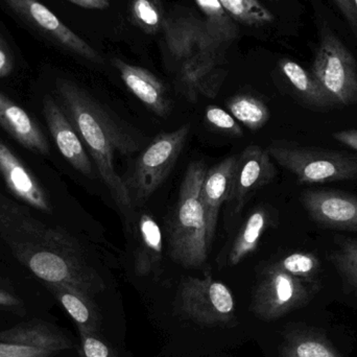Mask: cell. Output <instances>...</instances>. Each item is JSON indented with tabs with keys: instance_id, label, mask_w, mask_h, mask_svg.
Returning <instances> with one entry per match:
<instances>
[{
	"instance_id": "cell-1",
	"label": "cell",
	"mask_w": 357,
	"mask_h": 357,
	"mask_svg": "<svg viewBox=\"0 0 357 357\" xmlns=\"http://www.w3.org/2000/svg\"><path fill=\"white\" fill-rule=\"evenodd\" d=\"M0 238L46 285H68L93 297L106 285L79 241L38 218L31 208L0 193Z\"/></svg>"
},
{
	"instance_id": "cell-2",
	"label": "cell",
	"mask_w": 357,
	"mask_h": 357,
	"mask_svg": "<svg viewBox=\"0 0 357 357\" xmlns=\"http://www.w3.org/2000/svg\"><path fill=\"white\" fill-rule=\"evenodd\" d=\"M56 90L62 108L96 163L98 175L119 207L132 206L126 181L115 169V156H132L140 146L134 136L83 88L58 79Z\"/></svg>"
},
{
	"instance_id": "cell-3",
	"label": "cell",
	"mask_w": 357,
	"mask_h": 357,
	"mask_svg": "<svg viewBox=\"0 0 357 357\" xmlns=\"http://www.w3.org/2000/svg\"><path fill=\"white\" fill-rule=\"evenodd\" d=\"M206 173L207 167L201 161L188 165L167 226L169 256L183 268H199L207 260V228L201 199Z\"/></svg>"
},
{
	"instance_id": "cell-4",
	"label": "cell",
	"mask_w": 357,
	"mask_h": 357,
	"mask_svg": "<svg viewBox=\"0 0 357 357\" xmlns=\"http://www.w3.org/2000/svg\"><path fill=\"white\" fill-rule=\"evenodd\" d=\"M266 151L302 184L357 181V156L348 153L278 140L273 142Z\"/></svg>"
},
{
	"instance_id": "cell-5",
	"label": "cell",
	"mask_w": 357,
	"mask_h": 357,
	"mask_svg": "<svg viewBox=\"0 0 357 357\" xmlns=\"http://www.w3.org/2000/svg\"><path fill=\"white\" fill-rule=\"evenodd\" d=\"M320 289V281L298 278L272 264L256 284L250 310L261 320H277L310 303Z\"/></svg>"
},
{
	"instance_id": "cell-6",
	"label": "cell",
	"mask_w": 357,
	"mask_h": 357,
	"mask_svg": "<svg viewBox=\"0 0 357 357\" xmlns=\"http://www.w3.org/2000/svg\"><path fill=\"white\" fill-rule=\"evenodd\" d=\"M189 132V125H184L175 131L159 134L138 157L133 173L126 182L132 203H144L165 183L177 163Z\"/></svg>"
},
{
	"instance_id": "cell-7",
	"label": "cell",
	"mask_w": 357,
	"mask_h": 357,
	"mask_svg": "<svg viewBox=\"0 0 357 357\" xmlns=\"http://www.w3.org/2000/svg\"><path fill=\"white\" fill-rule=\"evenodd\" d=\"M312 73L335 98L337 106L357 102V63L345 44L323 25L320 42L314 54Z\"/></svg>"
},
{
	"instance_id": "cell-8",
	"label": "cell",
	"mask_w": 357,
	"mask_h": 357,
	"mask_svg": "<svg viewBox=\"0 0 357 357\" xmlns=\"http://www.w3.org/2000/svg\"><path fill=\"white\" fill-rule=\"evenodd\" d=\"M177 305L181 312L205 326L229 324L235 318V301L227 285L214 280L187 277L178 289Z\"/></svg>"
},
{
	"instance_id": "cell-9",
	"label": "cell",
	"mask_w": 357,
	"mask_h": 357,
	"mask_svg": "<svg viewBox=\"0 0 357 357\" xmlns=\"http://www.w3.org/2000/svg\"><path fill=\"white\" fill-rule=\"evenodd\" d=\"M8 8L44 37L94 63H102V56L75 31H71L39 0H2Z\"/></svg>"
},
{
	"instance_id": "cell-10",
	"label": "cell",
	"mask_w": 357,
	"mask_h": 357,
	"mask_svg": "<svg viewBox=\"0 0 357 357\" xmlns=\"http://www.w3.org/2000/svg\"><path fill=\"white\" fill-rule=\"evenodd\" d=\"M314 224L327 230L357 233V195L339 190H306L301 197Z\"/></svg>"
},
{
	"instance_id": "cell-11",
	"label": "cell",
	"mask_w": 357,
	"mask_h": 357,
	"mask_svg": "<svg viewBox=\"0 0 357 357\" xmlns=\"http://www.w3.org/2000/svg\"><path fill=\"white\" fill-rule=\"evenodd\" d=\"M276 169L268 151L256 144L245 148L237 158L229 202L239 213L252 193L270 184Z\"/></svg>"
},
{
	"instance_id": "cell-12",
	"label": "cell",
	"mask_w": 357,
	"mask_h": 357,
	"mask_svg": "<svg viewBox=\"0 0 357 357\" xmlns=\"http://www.w3.org/2000/svg\"><path fill=\"white\" fill-rule=\"evenodd\" d=\"M43 115L50 135L65 160L82 175L90 177L93 169L83 140L62 107L52 96L44 98Z\"/></svg>"
},
{
	"instance_id": "cell-13",
	"label": "cell",
	"mask_w": 357,
	"mask_h": 357,
	"mask_svg": "<svg viewBox=\"0 0 357 357\" xmlns=\"http://www.w3.org/2000/svg\"><path fill=\"white\" fill-rule=\"evenodd\" d=\"M0 175L6 183V188L21 203L44 213H52V203L37 178L1 140Z\"/></svg>"
},
{
	"instance_id": "cell-14",
	"label": "cell",
	"mask_w": 357,
	"mask_h": 357,
	"mask_svg": "<svg viewBox=\"0 0 357 357\" xmlns=\"http://www.w3.org/2000/svg\"><path fill=\"white\" fill-rule=\"evenodd\" d=\"M236 160V157H228L207 169L202 185L201 199L207 228L208 249L213 243L220 208L230 197Z\"/></svg>"
},
{
	"instance_id": "cell-15",
	"label": "cell",
	"mask_w": 357,
	"mask_h": 357,
	"mask_svg": "<svg viewBox=\"0 0 357 357\" xmlns=\"http://www.w3.org/2000/svg\"><path fill=\"white\" fill-rule=\"evenodd\" d=\"M114 66L119 70L128 89L157 116H169L173 111V102L167 94L165 84L152 73L128 64L119 59H115Z\"/></svg>"
},
{
	"instance_id": "cell-16",
	"label": "cell",
	"mask_w": 357,
	"mask_h": 357,
	"mask_svg": "<svg viewBox=\"0 0 357 357\" xmlns=\"http://www.w3.org/2000/svg\"><path fill=\"white\" fill-rule=\"evenodd\" d=\"M0 127L21 146L42 156H48L50 144L35 119L20 106L0 92Z\"/></svg>"
},
{
	"instance_id": "cell-17",
	"label": "cell",
	"mask_w": 357,
	"mask_h": 357,
	"mask_svg": "<svg viewBox=\"0 0 357 357\" xmlns=\"http://www.w3.org/2000/svg\"><path fill=\"white\" fill-rule=\"evenodd\" d=\"M1 343L40 348L59 354L73 347L64 333L47 323L31 321L0 333Z\"/></svg>"
},
{
	"instance_id": "cell-18",
	"label": "cell",
	"mask_w": 357,
	"mask_h": 357,
	"mask_svg": "<svg viewBox=\"0 0 357 357\" xmlns=\"http://www.w3.org/2000/svg\"><path fill=\"white\" fill-rule=\"evenodd\" d=\"M162 259V231L151 214L144 213L138 220L134 270L138 276H148L160 266Z\"/></svg>"
},
{
	"instance_id": "cell-19",
	"label": "cell",
	"mask_w": 357,
	"mask_h": 357,
	"mask_svg": "<svg viewBox=\"0 0 357 357\" xmlns=\"http://www.w3.org/2000/svg\"><path fill=\"white\" fill-rule=\"evenodd\" d=\"M46 287L73 319L79 331L98 333L100 312L90 296L68 285L47 284Z\"/></svg>"
},
{
	"instance_id": "cell-20",
	"label": "cell",
	"mask_w": 357,
	"mask_h": 357,
	"mask_svg": "<svg viewBox=\"0 0 357 357\" xmlns=\"http://www.w3.org/2000/svg\"><path fill=\"white\" fill-rule=\"evenodd\" d=\"M280 69L302 102L316 110H328L337 107L335 98L325 90L312 71L291 60H282Z\"/></svg>"
},
{
	"instance_id": "cell-21",
	"label": "cell",
	"mask_w": 357,
	"mask_h": 357,
	"mask_svg": "<svg viewBox=\"0 0 357 357\" xmlns=\"http://www.w3.org/2000/svg\"><path fill=\"white\" fill-rule=\"evenodd\" d=\"M270 222V212L266 208L258 207L252 211L231 245L227 257L228 266H237L256 251Z\"/></svg>"
},
{
	"instance_id": "cell-22",
	"label": "cell",
	"mask_w": 357,
	"mask_h": 357,
	"mask_svg": "<svg viewBox=\"0 0 357 357\" xmlns=\"http://www.w3.org/2000/svg\"><path fill=\"white\" fill-rule=\"evenodd\" d=\"M222 75L214 68V63L204 59H195L185 64L182 71L184 94L190 100L197 96L215 98L222 85Z\"/></svg>"
},
{
	"instance_id": "cell-23",
	"label": "cell",
	"mask_w": 357,
	"mask_h": 357,
	"mask_svg": "<svg viewBox=\"0 0 357 357\" xmlns=\"http://www.w3.org/2000/svg\"><path fill=\"white\" fill-rule=\"evenodd\" d=\"M280 357H341L323 333L316 329L303 328L285 335Z\"/></svg>"
},
{
	"instance_id": "cell-24",
	"label": "cell",
	"mask_w": 357,
	"mask_h": 357,
	"mask_svg": "<svg viewBox=\"0 0 357 357\" xmlns=\"http://www.w3.org/2000/svg\"><path fill=\"white\" fill-rule=\"evenodd\" d=\"M227 109L238 123L250 131L262 129L270 121V109L260 98L250 94H237L227 102Z\"/></svg>"
},
{
	"instance_id": "cell-25",
	"label": "cell",
	"mask_w": 357,
	"mask_h": 357,
	"mask_svg": "<svg viewBox=\"0 0 357 357\" xmlns=\"http://www.w3.org/2000/svg\"><path fill=\"white\" fill-rule=\"evenodd\" d=\"M335 249L329 253L328 259L350 293L357 294V238L337 236Z\"/></svg>"
},
{
	"instance_id": "cell-26",
	"label": "cell",
	"mask_w": 357,
	"mask_h": 357,
	"mask_svg": "<svg viewBox=\"0 0 357 357\" xmlns=\"http://www.w3.org/2000/svg\"><path fill=\"white\" fill-rule=\"evenodd\" d=\"M224 10L238 22L264 25L274 21V15L258 0H220Z\"/></svg>"
},
{
	"instance_id": "cell-27",
	"label": "cell",
	"mask_w": 357,
	"mask_h": 357,
	"mask_svg": "<svg viewBox=\"0 0 357 357\" xmlns=\"http://www.w3.org/2000/svg\"><path fill=\"white\" fill-rule=\"evenodd\" d=\"M275 266L293 276L308 281H319L321 272V260L316 254L310 252H294L278 261Z\"/></svg>"
},
{
	"instance_id": "cell-28",
	"label": "cell",
	"mask_w": 357,
	"mask_h": 357,
	"mask_svg": "<svg viewBox=\"0 0 357 357\" xmlns=\"http://www.w3.org/2000/svg\"><path fill=\"white\" fill-rule=\"evenodd\" d=\"M199 8L207 15L214 29L222 37L232 38L236 35V27L220 4V0H195Z\"/></svg>"
},
{
	"instance_id": "cell-29",
	"label": "cell",
	"mask_w": 357,
	"mask_h": 357,
	"mask_svg": "<svg viewBox=\"0 0 357 357\" xmlns=\"http://www.w3.org/2000/svg\"><path fill=\"white\" fill-rule=\"evenodd\" d=\"M206 123L218 132L233 136L235 138H241L243 136V128L238 121L232 116L230 112L216 106H208L205 110Z\"/></svg>"
},
{
	"instance_id": "cell-30",
	"label": "cell",
	"mask_w": 357,
	"mask_h": 357,
	"mask_svg": "<svg viewBox=\"0 0 357 357\" xmlns=\"http://www.w3.org/2000/svg\"><path fill=\"white\" fill-rule=\"evenodd\" d=\"M132 13L138 24L146 31H156L160 25V10L154 0H133Z\"/></svg>"
},
{
	"instance_id": "cell-31",
	"label": "cell",
	"mask_w": 357,
	"mask_h": 357,
	"mask_svg": "<svg viewBox=\"0 0 357 357\" xmlns=\"http://www.w3.org/2000/svg\"><path fill=\"white\" fill-rule=\"evenodd\" d=\"M83 357H119L116 352L98 337V333L79 331Z\"/></svg>"
},
{
	"instance_id": "cell-32",
	"label": "cell",
	"mask_w": 357,
	"mask_h": 357,
	"mask_svg": "<svg viewBox=\"0 0 357 357\" xmlns=\"http://www.w3.org/2000/svg\"><path fill=\"white\" fill-rule=\"evenodd\" d=\"M56 354L40 348L12 345L0 342V357H54Z\"/></svg>"
},
{
	"instance_id": "cell-33",
	"label": "cell",
	"mask_w": 357,
	"mask_h": 357,
	"mask_svg": "<svg viewBox=\"0 0 357 357\" xmlns=\"http://www.w3.org/2000/svg\"><path fill=\"white\" fill-rule=\"evenodd\" d=\"M15 61L12 50L0 33V79L8 77L14 70Z\"/></svg>"
},
{
	"instance_id": "cell-34",
	"label": "cell",
	"mask_w": 357,
	"mask_h": 357,
	"mask_svg": "<svg viewBox=\"0 0 357 357\" xmlns=\"http://www.w3.org/2000/svg\"><path fill=\"white\" fill-rule=\"evenodd\" d=\"M335 6L339 8L340 12L345 17L347 22L349 23L352 33L356 36L357 40V19L356 10H354V0H333Z\"/></svg>"
},
{
	"instance_id": "cell-35",
	"label": "cell",
	"mask_w": 357,
	"mask_h": 357,
	"mask_svg": "<svg viewBox=\"0 0 357 357\" xmlns=\"http://www.w3.org/2000/svg\"><path fill=\"white\" fill-rule=\"evenodd\" d=\"M333 136L340 144L357 152V129H347L335 132Z\"/></svg>"
},
{
	"instance_id": "cell-36",
	"label": "cell",
	"mask_w": 357,
	"mask_h": 357,
	"mask_svg": "<svg viewBox=\"0 0 357 357\" xmlns=\"http://www.w3.org/2000/svg\"><path fill=\"white\" fill-rule=\"evenodd\" d=\"M69 1L86 8L105 10L109 8V0H69Z\"/></svg>"
},
{
	"instance_id": "cell-37",
	"label": "cell",
	"mask_w": 357,
	"mask_h": 357,
	"mask_svg": "<svg viewBox=\"0 0 357 357\" xmlns=\"http://www.w3.org/2000/svg\"><path fill=\"white\" fill-rule=\"evenodd\" d=\"M20 304L18 298L0 289V307H17Z\"/></svg>"
},
{
	"instance_id": "cell-38",
	"label": "cell",
	"mask_w": 357,
	"mask_h": 357,
	"mask_svg": "<svg viewBox=\"0 0 357 357\" xmlns=\"http://www.w3.org/2000/svg\"><path fill=\"white\" fill-rule=\"evenodd\" d=\"M354 10H356V19H357V0H354Z\"/></svg>"
}]
</instances>
